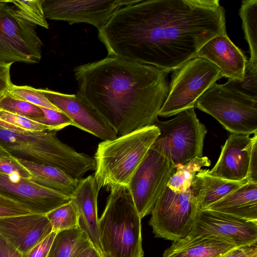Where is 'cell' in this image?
<instances>
[{"instance_id": "1f68e13d", "label": "cell", "mask_w": 257, "mask_h": 257, "mask_svg": "<svg viewBox=\"0 0 257 257\" xmlns=\"http://www.w3.org/2000/svg\"><path fill=\"white\" fill-rule=\"evenodd\" d=\"M0 173L9 177L19 175L31 178L29 171L0 144Z\"/></svg>"}, {"instance_id": "4fadbf2b", "label": "cell", "mask_w": 257, "mask_h": 257, "mask_svg": "<svg viewBox=\"0 0 257 257\" xmlns=\"http://www.w3.org/2000/svg\"><path fill=\"white\" fill-rule=\"evenodd\" d=\"M190 233L215 238L235 247L256 244L257 221L198 209Z\"/></svg>"}, {"instance_id": "e0dca14e", "label": "cell", "mask_w": 257, "mask_h": 257, "mask_svg": "<svg viewBox=\"0 0 257 257\" xmlns=\"http://www.w3.org/2000/svg\"><path fill=\"white\" fill-rule=\"evenodd\" d=\"M52 231L46 214L31 213L0 218V235L23 254Z\"/></svg>"}, {"instance_id": "d4e9b609", "label": "cell", "mask_w": 257, "mask_h": 257, "mask_svg": "<svg viewBox=\"0 0 257 257\" xmlns=\"http://www.w3.org/2000/svg\"><path fill=\"white\" fill-rule=\"evenodd\" d=\"M245 38L248 44L249 61L257 64V0H244L239 11Z\"/></svg>"}, {"instance_id": "b9f144b4", "label": "cell", "mask_w": 257, "mask_h": 257, "mask_svg": "<svg viewBox=\"0 0 257 257\" xmlns=\"http://www.w3.org/2000/svg\"><path fill=\"white\" fill-rule=\"evenodd\" d=\"M222 255H221L220 256H221ZM220 256H219V257H220Z\"/></svg>"}, {"instance_id": "6da1fadb", "label": "cell", "mask_w": 257, "mask_h": 257, "mask_svg": "<svg viewBox=\"0 0 257 257\" xmlns=\"http://www.w3.org/2000/svg\"><path fill=\"white\" fill-rule=\"evenodd\" d=\"M226 34L225 11L218 0H140L118 10L98 30L107 56L169 73L210 39Z\"/></svg>"}, {"instance_id": "2e32d148", "label": "cell", "mask_w": 257, "mask_h": 257, "mask_svg": "<svg viewBox=\"0 0 257 257\" xmlns=\"http://www.w3.org/2000/svg\"><path fill=\"white\" fill-rule=\"evenodd\" d=\"M253 136L231 134L222 147L220 156L211 170L204 169L210 176L223 179L249 182L247 180L249 162L253 146L257 142V133Z\"/></svg>"}, {"instance_id": "d590c367", "label": "cell", "mask_w": 257, "mask_h": 257, "mask_svg": "<svg viewBox=\"0 0 257 257\" xmlns=\"http://www.w3.org/2000/svg\"><path fill=\"white\" fill-rule=\"evenodd\" d=\"M57 232L52 231L44 239L35 245L23 257H47L50 247Z\"/></svg>"}, {"instance_id": "60d3db41", "label": "cell", "mask_w": 257, "mask_h": 257, "mask_svg": "<svg viewBox=\"0 0 257 257\" xmlns=\"http://www.w3.org/2000/svg\"><path fill=\"white\" fill-rule=\"evenodd\" d=\"M72 257H104L90 242L79 249Z\"/></svg>"}, {"instance_id": "74e56055", "label": "cell", "mask_w": 257, "mask_h": 257, "mask_svg": "<svg viewBox=\"0 0 257 257\" xmlns=\"http://www.w3.org/2000/svg\"><path fill=\"white\" fill-rule=\"evenodd\" d=\"M13 63H0V96L9 92L13 85L10 77V68Z\"/></svg>"}, {"instance_id": "9c48e42d", "label": "cell", "mask_w": 257, "mask_h": 257, "mask_svg": "<svg viewBox=\"0 0 257 257\" xmlns=\"http://www.w3.org/2000/svg\"><path fill=\"white\" fill-rule=\"evenodd\" d=\"M43 46L35 26L18 15L10 1L0 0V63H38Z\"/></svg>"}, {"instance_id": "9a60e30c", "label": "cell", "mask_w": 257, "mask_h": 257, "mask_svg": "<svg viewBox=\"0 0 257 257\" xmlns=\"http://www.w3.org/2000/svg\"><path fill=\"white\" fill-rule=\"evenodd\" d=\"M45 96L72 121L73 126L103 141L117 136L107 121L77 94H69L40 89Z\"/></svg>"}, {"instance_id": "30bf717a", "label": "cell", "mask_w": 257, "mask_h": 257, "mask_svg": "<svg viewBox=\"0 0 257 257\" xmlns=\"http://www.w3.org/2000/svg\"><path fill=\"white\" fill-rule=\"evenodd\" d=\"M198 209L191 188L177 192L167 187L151 211L149 224L156 237L175 241L191 232Z\"/></svg>"}, {"instance_id": "7a4b0ae2", "label": "cell", "mask_w": 257, "mask_h": 257, "mask_svg": "<svg viewBox=\"0 0 257 257\" xmlns=\"http://www.w3.org/2000/svg\"><path fill=\"white\" fill-rule=\"evenodd\" d=\"M76 94L110 125L117 136L153 125L169 92L168 74L116 57L75 67Z\"/></svg>"}, {"instance_id": "3957f363", "label": "cell", "mask_w": 257, "mask_h": 257, "mask_svg": "<svg viewBox=\"0 0 257 257\" xmlns=\"http://www.w3.org/2000/svg\"><path fill=\"white\" fill-rule=\"evenodd\" d=\"M57 132H15L0 127V144L18 159L57 168L79 180L95 170L94 158L61 142Z\"/></svg>"}, {"instance_id": "ac0fdd59", "label": "cell", "mask_w": 257, "mask_h": 257, "mask_svg": "<svg viewBox=\"0 0 257 257\" xmlns=\"http://www.w3.org/2000/svg\"><path fill=\"white\" fill-rule=\"evenodd\" d=\"M196 57L210 61L219 68L223 77L231 80L243 78L247 61L243 52L227 34L216 36L207 42Z\"/></svg>"}, {"instance_id": "5bb4252c", "label": "cell", "mask_w": 257, "mask_h": 257, "mask_svg": "<svg viewBox=\"0 0 257 257\" xmlns=\"http://www.w3.org/2000/svg\"><path fill=\"white\" fill-rule=\"evenodd\" d=\"M0 194L19 203L33 213L46 214L68 202L71 197L41 186L31 179L0 173Z\"/></svg>"}, {"instance_id": "ffe728a7", "label": "cell", "mask_w": 257, "mask_h": 257, "mask_svg": "<svg viewBox=\"0 0 257 257\" xmlns=\"http://www.w3.org/2000/svg\"><path fill=\"white\" fill-rule=\"evenodd\" d=\"M257 221V183L248 182L205 209Z\"/></svg>"}, {"instance_id": "83f0119b", "label": "cell", "mask_w": 257, "mask_h": 257, "mask_svg": "<svg viewBox=\"0 0 257 257\" xmlns=\"http://www.w3.org/2000/svg\"><path fill=\"white\" fill-rule=\"evenodd\" d=\"M10 2L15 6L17 14L22 19L33 25L49 29L43 8L44 0H12Z\"/></svg>"}, {"instance_id": "8d00e7d4", "label": "cell", "mask_w": 257, "mask_h": 257, "mask_svg": "<svg viewBox=\"0 0 257 257\" xmlns=\"http://www.w3.org/2000/svg\"><path fill=\"white\" fill-rule=\"evenodd\" d=\"M220 257H257V244L235 247Z\"/></svg>"}, {"instance_id": "7402d4cb", "label": "cell", "mask_w": 257, "mask_h": 257, "mask_svg": "<svg viewBox=\"0 0 257 257\" xmlns=\"http://www.w3.org/2000/svg\"><path fill=\"white\" fill-rule=\"evenodd\" d=\"M245 183L210 176L205 172L204 169H201L194 178L191 190L198 209H203Z\"/></svg>"}, {"instance_id": "4dcf8cb0", "label": "cell", "mask_w": 257, "mask_h": 257, "mask_svg": "<svg viewBox=\"0 0 257 257\" xmlns=\"http://www.w3.org/2000/svg\"><path fill=\"white\" fill-rule=\"evenodd\" d=\"M226 83L239 93L257 99V64L247 60L243 78L228 79Z\"/></svg>"}, {"instance_id": "7c38bea8", "label": "cell", "mask_w": 257, "mask_h": 257, "mask_svg": "<svg viewBox=\"0 0 257 257\" xmlns=\"http://www.w3.org/2000/svg\"><path fill=\"white\" fill-rule=\"evenodd\" d=\"M140 0H44L46 19L67 22L70 25L86 23L101 29L119 9Z\"/></svg>"}, {"instance_id": "5b68a950", "label": "cell", "mask_w": 257, "mask_h": 257, "mask_svg": "<svg viewBox=\"0 0 257 257\" xmlns=\"http://www.w3.org/2000/svg\"><path fill=\"white\" fill-rule=\"evenodd\" d=\"M159 134L153 125L100 143L94 157L99 189L127 186Z\"/></svg>"}, {"instance_id": "8fae6325", "label": "cell", "mask_w": 257, "mask_h": 257, "mask_svg": "<svg viewBox=\"0 0 257 257\" xmlns=\"http://www.w3.org/2000/svg\"><path fill=\"white\" fill-rule=\"evenodd\" d=\"M176 169L156 149L148 150L127 186L141 219L151 214Z\"/></svg>"}, {"instance_id": "ab89813d", "label": "cell", "mask_w": 257, "mask_h": 257, "mask_svg": "<svg viewBox=\"0 0 257 257\" xmlns=\"http://www.w3.org/2000/svg\"><path fill=\"white\" fill-rule=\"evenodd\" d=\"M247 180L257 183V142L253 146L249 162Z\"/></svg>"}, {"instance_id": "836d02e7", "label": "cell", "mask_w": 257, "mask_h": 257, "mask_svg": "<svg viewBox=\"0 0 257 257\" xmlns=\"http://www.w3.org/2000/svg\"><path fill=\"white\" fill-rule=\"evenodd\" d=\"M0 120L25 131L43 132L47 130L51 131L49 126L35 121L28 117L4 110H0Z\"/></svg>"}, {"instance_id": "603a6c76", "label": "cell", "mask_w": 257, "mask_h": 257, "mask_svg": "<svg viewBox=\"0 0 257 257\" xmlns=\"http://www.w3.org/2000/svg\"><path fill=\"white\" fill-rule=\"evenodd\" d=\"M18 160L29 171L31 175V179L33 181L71 198L79 180L51 166L34 163L21 159Z\"/></svg>"}, {"instance_id": "44dd1931", "label": "cell", "mask_w": 257, "mask_h": 257, "mask_svg": "<svg viewBox=\"0 0 257 257\" xmlns=\"http://www.w3.org/2000/svg\"><path fill=\"white\" fill-rule=\"evenodd\" d=\"M234 247L215 238L189 233L173 241L162 257H219Z\"/></svg>"}, {"instance_id": "ba28073f", "label": "cell", "mask_w": 257, "mask_h": 257, "mask_svg": "<svg viewBox=\"0 0 257 257\" xmlns=\"http://www.w3.org/2000/svg\"><path fill=\"white\" fill-rule=\"evenodd\" d=\"M223 78L219 68L199 57L187 61L173 71L168 96L158 116L167 117L195 108L198 98Z\"/></svg>"}, {"instance_id": "f1b7e54d", "label": "cell", "mask_w": 257, "mask_h": 257, "mask_svg": "<svg viewBox=\"0 0 257 257\" xmlns=\"http://www.w3.org/2000/svg\"><path fill=\"white\" fill-rule=\"evenodd\" d=\"M0 110L21 115L31 119L44 115L39 107L17 98L9 92L0 96Z\"/></svg>"}, {"instance_id": "cb8c5ba5", "label": "cell", "mask_w": 257, "mask_h": 257, "mask_svg": "<svg viewBox=\"0 0 257 257\" xmlns=\"http://www.w3.org/2000/svg\"><path fill=\"white\" fill-rule=\"evenodd\" d=\"M90 242L79 226L57 232L47 257H72Z\"/></svg>"}, {"instance_id": "484cf974", "label": "cell", "mask_w": 257, "mask_h": 257, "mask_svg": "<svg viewBox=\"0 0 257 257\" xmlns=\"http://www.w3.org/2000/svg\"><path fill=\"white\" fill-rule=\"evenodd\" d=\"M211 161L207 157H196L187 164L176 167L167 185L174 192H181L191 188L196 173L203 167H209Z\"/></svg>"}, {"instance_id": "d6a6232c", "label": "cell", "mask_w": 257, "mask_h": 257, "mask_svg": "<svg viewBox=\"0 0 257 257\" xmlns=\"http://www.w3.org/2000/svg\"><path fill=\"white\" fill-rule=\"evenodd\" d=\"M39 107L42 110L44 115L32 120L49 126L51 131L58 132L67 126H73L72 121L63 112L43 107Z\"/></svg>"}, {"instance_id": "277c9868", "label": "cell", "mask_w": 257, "mask_h": 257, "mask_svg": "<svg viewBox=\"0 0 257 257\" xmlns=\"http://www.w3.org/2000/svg\"><path fill=\"white\" fill-rule=\"evenodd\" d=\"M98 219L104 257H143L141 220L127 186L110 189Z\"/></svg>"}, {"instance_id": "8992f818", "label": "cell", "mask_w": 257, "mask_h": 257, "mask_svg": "<svg viewBox=\"0 0 257 257\" xmlns=\"http://www.w3.org/2000/svg\"><path fill=\"white\" fill-rule=\"evenodd\" d=\"M154 125L160 134L152 147L176 167L202 157L207 131L197 118L194 108L182 111L169 120L158 119Z\"/></svg>"}, {"instance_id": "d6986e66", "label": "cell", "mask_w": 257, "mask_h": 257, "mask_svg": "<svg viewBox=\"0 0 257 257\" xmlns=\"http://www.w3.org/2000/svg\"><path fill=\"white\" fill-rule=\"evenodd\" d=\"M99 190L94 175H89L79 180L71 200L78 212V226L103 256L100 242L97 215V198Z\"/></svg>"}, {"instance_id": "e575fe53", "label": "cell", "mask_w": 257, "mask_h": 257, "mask_svg": "<svg viewBox=\"0 0 257 257\" xmlns=\"http://www.w3.org/2000/svg\"><path fill=\"white\" fill-rule=\"evenodd\" d=\"M31 213L19 203L0 194V218Z\"/></svg>"}, {"instance_id": "4316f807", "label": "cell", "mask_w": 257, "mask_h": 257, "mask_svg": "<svg viewBox=\"0 0 257 257\" xmlns=\"http://www.w3.org/2000/svg\"><path fill=\"white\" fill-rule=\"evenodd\" d=\"M46 215L52 226L53 231L59 232L78 226V212L72 200Z\"/></svg>"}, {"instance_id": "f546056e", "label": "cell", "mask_w": 257, "mask_h": 257, "mask_svg": "<svg viewBox=\"0 0 257 257\" xmlns=\"http://www.w3.org/2000/svg\"><path fill=\"white\" fill-rule=\"evenodd\" d=\"M9 92L14 97L38 107H43L62 112L40 91L29 86H17L13 84Z\"/></svg>"}, {"instance_id": "52a82bcc", "label": "cell", "mask_w": 257, "mask_h": 257, "mask_svg": "<svg viewBox=\"0 0 257 257\" xmlns=\"http://www.w3.org/2000/svg\"><path fill=\"white\" fill-rule=\"evenodd\" d=\"M195 107L232 134L257 133V99L239 93L226 82L211 86L198 98Z\"/></svg>"}, {"instance_id": "f35d334b", "label": "cell", "mask_w": 257, "mask_h": 257, "mask_svg": "<svg viewBox=\"0 0 257 257\" xmlns=\"http://www.w3.org/2000/svg\"><path fill=\"white\" fill-rule=\"evenodd\" d=\"M0 257H23V254L0 235Z\"/></svg>"}]
</instances>
